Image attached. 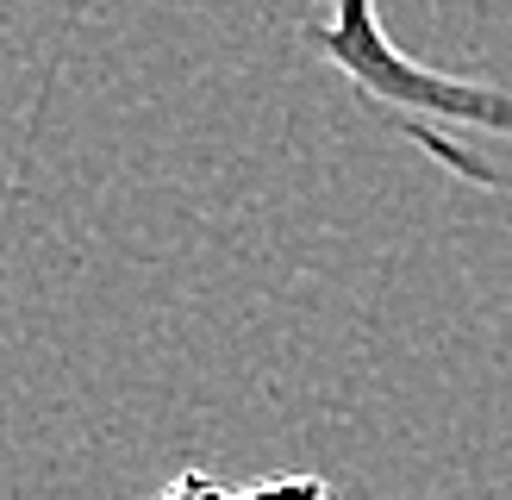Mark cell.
I'll use <instances>...</instances> for the list:
<instances>
[{
    "label": "cell",
    "instance_id": "6da1fadb",
    "mask_svg": "<svg viewBox=\"0 0 512 500\" xmlns=\"http://www.w3.org/2000/svg\"><path fill=\"white\" fill-rule=\"evenodd\" d=\"M306 44L350 75L369 113L394 119L438 163H450L469 182L512 188V88L463 82V75H438L400 57L394 38L381 32L375 0H331V13L306 25Z\"/></svg>",
    "mask_w": 512,
    "mask_h": 500
},
{
    "label": "cell",
    "instance_id": "7a4b0ae2",
    "mask_svg": "<svg viewBox=\"0 0 512 500\" xmlns=\"http://www.w3.org/2000/svg\"><path fill=\"white\" fill-rule=\"evenodd\" d=\"M238 500H338L325 475H263V482L238 488Z\"/></svg>",
    "mask_w": 512,
    "mask_h": 500
},
{
    "label": "cell",
    "instance_id": "3957f363",
    "mask_svg": "<svg viewBox=\"0 0 512 500\" xmlns=\"http://www.w3.org/2000/svg\"><path fill=\"white\" fill-rule=\"evenodd\" d=\"M150 500H238V488H225L219 475H207V469H182V475H169Z\"/></svg>",
    "mask_w": 512,
    "mask_h": 500
}]
</instances>
